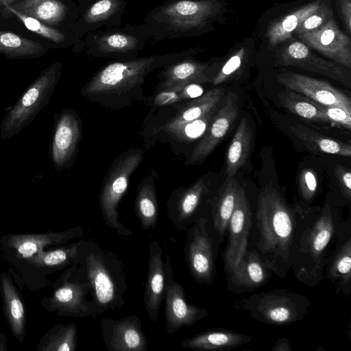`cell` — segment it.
Masks as SVG:
<instances>
[{"instance_id": "6da1fadb", "label": "cell", "mask_w": 351, "mask_h": 351, "mask_svg": "<svg viewBox=\"0 0 351 351\" xmlns=\"http://www.w3.org/2000/svg\"><path fill=\"white\" fill-rule=\"evenodd\" d=\"M257 200L254 249L272 274L284 278L292 267L305 213L289 205L271 184L261 190Z\"/></svg>"}, {"instance_id": "7a4b0ae2", "label": "cell", "mask_w": 351, "mask_h": 351, "mask_svg": "<svg viewBox=\"0 0 351 351\" xmlns=\"http://www.w3.org/2000/svg\"><path fill=\"white\" fill-rule=\"evenodd\" d=\"M196 49L142 58L114 59L102 66L82 88L80 94L92 101L121 108L139 91L145 77L163 67L195 54Z\"/></svg>"}, {"instance_id": "3957f363", "label": "cell", "mask_w": 351, "mask_h": 351, "mask_svg": "<svg viewBox=\"0 0 351 351\" xmlns=\"http://www.w3.org/2000/svg\"><path fill=\"white\" fill-rule=\"evenodd\" d=\"M343 226L328 202L315 216L306 215L291 267L298 281L311 287L320 284L330 256L329 250Z\"/></svg>"}, {"instance_id": "277c9868", "label": "cell", "mask_w": 351, "mask_h": 351, "mask_svg": "<svg viewBox=\"0 0 351 351\" xmlns=\"http://www.w3.org/2000/svg\"><path fill=\"white\" fill-rule=\"evenodd\" d=\"M220 8L218 0H167L150 10L141 25L153 43L190 37L208 29Z\"/></svg>"}, {"instance_id": "5b68a950", "label": "cell", "mask_w": 351, "mask_h": 351, "mask_svg": "<svg viewBox=\"0 0 351 351\" xmlns=\"http://www.w3.org/2000/svg\"><path fill=\"white\" fill-rule=\"evenodd\" d=\"M79 242L77 261L90 282L92 301L101 314L121 308L128 289L123 261L92 239Z\"/></svg>"}, {"instance_id": "8992f818", "label": "cell", "mask_w": 351, "mask_h": 351, "mask_svg": "<svg viewBox=\"0 0 351 351\" xmlns=\"http://www.w3.org/2000/svg\"><path fill=\"white\" fill-rule=\"evenodd\" d=\"M62 69V63L55 62L43 69L19 99L7 108L0 125L1 140L18 135L47 106L60 79Z\"/></svg>"}, {"instance_id": "52a82bcc", "label": "cell", "mask_w": 351, "mask_h": 351, "mask_svg": "<svg viewBox=\"0 0 351 351\" xmlns=\"http://www.w3.org/2000/svg\"><path fill=\"white\" fill-rule=\"evenodd\" d=\"M90 290L85 271L77 261L64 269L52 285L51 294L42 298L40 304L58 316L95 318L101 313L92 300H87Z\"/></svg>"}, {"instance_id": "ba28073f", "label": "cell", "mask_w": 351, "mask_h": 351, "mask_svg": "<svg viewBox=\"0 0 351 351\" xmlns=\"http://www.w3.org/2000/svg\"><path fill=\"white\" fill-rule=\"evenodd\" d=\"M310 305L306 296L285 289L254 293L238 302L257 322L276 326L302 320Z\"/></svg>"}, {"instance_id": "9c48e42d", "label": "cell", "mask_w": 351, "mask_h": 351, "mask_svg": "<svg viewBox=\"0 0 351 351\" xmlns=\"http://www.w3.org/2000/svg\"><path fill=\"white\" fill-rule=\"evenodd\" d=\"M148 40L141 24L128 22L124 26L106 27L85 35L73 46V51H84L95 58H135Z\"/></svg>"}, {"instance_id": "30bf717a", "label": "cell", "mask_w": 351, "mask_h": 351, "mask_svg": "<svg viewBox=\"0 0 351 351\" xmlns=\"http://www.w3.org/2000/svg\"><path fill=\"white\" fill-rule=\"evenodd\" d=\"M144 151L130 149L120 155L110 168L99 195L103 219L107 226L121 236L130 237L133 232L119 221L118 207L125 193L130 178L141 163Z\"/></svg>"}, {"instance_id": "8fae6325", "label": "cell", "mask_w": 351, "mask_h": 351, "mask_svg": "<svg viewBox=\"0 0 351 351\" xmlns=\"http://www.w3.org/2000/svg\"><path fill=\"white\" fill-rule=\"evenodd\" d=\"M184 254L188 269L199 284L210 285L216 276L219 241L208 226L206 217H199L186 230Z\"/></svg>"}, {"instance_id": "7c38bea8", "label": "cell", "mask_w": 351, "mask_h": 351, "mask_svg": "<svg viewBox=\"0 0 351 351\" xmlns=\"http://www.w3.org/2000/svg\"><path fill=\"white\" fill-rule=\"evenodd\" d=\"M82 226L37 234H9L0 238V250L9 267L27 260L41 250L67 244L71 240L83 238Z\"/></svg>"}, {"instance_id": "4fadbf2b", "label": "cell", "mask_w": 351, "mask_h": 351, "mask_svg": "<svg viewBox=\"0 0 351 351\" xmlns=\"http://www.w3.org/2000/svg\"><path fill=\"white\" fill-rule=\"evenodd\" d=\"M165 315L166 330L173 334L183 326L195 324L206 317L208 312L202 307L189 303L186 298L183 287L174 279L169 255L165 261Z\"/></svg>"}, {"instance_id": "5bb4252c", "label": "cell", "mask_w": 351, "mask_h": 351, "mask_svg": "<svg viewBox=\"0 0 351 351\" xmlns=\"http://www.w3.org/2000/svg\"><path fill=\"white\" fill-rule=\"evenodd\" d=\"M252 217L251 207L245 189L239 184L235 206L227 227L228 243L223 255L226 274L236 267L247 250Z\"/></svg>"}, {"instance_id": "9a60e30c", "label": "cell", "mask_w": 351, "mask_h": 351, "mask_svg": "<svg viewBox=\"0 0 351 351\" xmlns=\"http://www.w3.org/2000/svg\"><path fill=\"white\" fill-rule=\"evenodd\" d=\"M79 16L72 32L82 39L103 27H119L127 7L125 0H76Z\"/></svg>"}, {"instance_id": "2e32d148", "label": "cell", "mask_w": 351, "mask_h": 351, "mask_svg": "<svg viewBox=\"0 0 351 351\" xmlns=\"http://www.w3.org/2000/svg\"><path fill=\"white\" fill-rule=\"evenodd\" d=\"M7 7L65 31L73 30L79 16L78 6L74 0H16Z\"/></svg>"}, {"instance_id": "e0dca14e", "label": "cell", "mask_w": 351, "mask_h": 351, "mask_svg": "<svg viewBox=\"0 0 351 351\" xmlns=\"http://www.w3.org/2000/svg\"><path fill=\"white\" fill-rule=\"evenodd\" d=\"M276 63L325 75L350 87V73L345 66L319 57L302 42L295 41L285 47L276 56Z\"/></svg>"}, {"instance_id": "ac0fdd59", "label": "cell", "mask_w": 351, "mask_h": 351, "mask_svg": "<svg viewBox=\"0 0 351 351\" xmlns=\"http://www.w3.org/2000/svg\"><path fill=\"white\" fill-rule=\"evenodd\" d=\"M278 82L317 103L343 109L351 114V99L330 83L295 72L277 75Z\"/></svg>"}, {"instance_id": "d6986e66", "label": "cell", "mask_w": 351, "mask_h": 351, "mask_svg": "<svg viewBox=\"0 0 351 351\" xmlns=\"http://www.w3.org/2000/svg\"><path fill=\"white\" fill-rule=\"evenodd\" d=\"M101 335L106 348L110 351H147V340L142 323L136 315L114 319L100 320Z\"/></svg>"}, {"instance_id": "ffe728a7", "label": "cell", "mask_w": 351, "mask_h": 351, "mask_svg": "<svg viewBox=\"0 0 351 351\" xmlns=\"http://www.w3.org/2000/svg\"><path fill=\"white\" fill-rule=\"evenodd\" d=\"M238 114L237 95L228 92L224 104L215 112L208 129L193 149L186 163L194 165L203 162L226 136L237 120Z\"/></svg>"}, {"instance_id": "44dd1931", "label": "cell", "mask_w": 351, "mask_h": 351, "mask_svg": "<svg viewBox=\"0 0 351 351\" xmlns=\"http://www.w3.org/2000/svg\"><path fill=\"white\" fill-rule=\"evenodd\" d=\"M301 42L348 69L351 68V42L332 17L319 29L298 34Z\"/></svg>"}, {"instance_id": "7402d4cb", "label": "cell", "mask_w": 351, "mask_h": 351, "mask_svg": "<svg viewBox=\"0 0 351 351\" xmlns=\"http://www.w3.org/2000/svg\"><path fill=\"white\" fill-rule=\"evenodd\" d=\"M81 133V122L75 112L63 110L56 120L51 147V158L56 170H63L71 165Z\"/></svg>"}, {"instance_id": "603a6c76", "label": "cell", "mask_w": 351, "mask_h": 351, "mask_svg": "<svg viewBox=\"0 0 351 351\" xmlns=\"http://www.w3.org/2000/svg\"><path fill=\"white\" fill-rule=\"evenodd\" d=\"M271 274L257 251L247 250L236 267L226 274L227 288L238 294L253 291L264 286Z\"/></svg>"}, {"instance_id": "cb8c5ba5", "label": "cell", "mask_w": 351, "mask_h": 351, "mask_svg": "<svg viewBox=\"0 0 351 351\" xmlns=\"http://www.w3.org/2000/svg\"><path fill=\"white\" fill-rule=\"evenodd\" d=\"M335 251L329 256L324 278L336 287L337 293L346 298L351 291V231L350 223L343 226L336 240Z\"/></svg>"}, {"instance_id": "d4e9b609", "label": "cell", "mask_w": 351, "mask_h": 351, "mask_svg": "<svg viewBox=\"0 0 351 351\" xmlns=\"http://www.w3.org/2000/svg\"><path fill=\"white\" fill-rule=\"evenodd\" d=\"M207 191L206 182L199 179L169 199L167 214L177 230H186L199 218L197 211Z\"/></svg>"}, {"instance_id": "484cf974", "label": "cell", "mask_w": 351, "mask_h": 351, "mask_svg": "<svg viewBox=\"0 0 351 351\" xmlns=\"http://www.w3.org/2000/svg\"><path fill=\"white\" fill-rule=\"evenodd\" d=\"M165 262L159 243L152 241L149 247L148 272L144 291L145 308L149 319L156 323L164 300Z\"/></svg>"}, {"instance_id": "4316f807", "label": "cell", "mask_w": 351, "mask_h": 351, "mask_svg": "<svg viewBox=\"0 0 351 351\" xmlns=\"http://www.w3.org/2000/svg\"><path fill=\"white\" fill-rule=\"evenodd\" d=\"M0 293L2 308L12 336L22 342L26 335V311L22 295L14 283L11 275L0 274Z\"/></svg>"}, {"instance_id": "83f0119b", "label": "cell", "mask_w": 351, "mask_h": 351, "mask_svg": "<svg viewBox=\"0 0 351 351\" xmlns=\"http://www.w3.org/2000/svg\"><path fill=\"white\" fill-rule=\"evenodd\" d=\"M209 65L187 57L162 67L158 73L159 89L189 84L212 82L208 75Z\"/></svg>"}, {"instance_id": "f1b7e54d", "label": "cell", "mask_w": 351, "mask_h": 351, "mask_svg": "<svg viewBox=\"0 0 351 351\" xmlns=\"http://www.w3.org/2000/svg\"><path fill=\"white\" fill-rule=\"evenodd\" d=\"M239 184L234 178L226 179L210 202L211 221L208 226L219 243L223 242L230 218L234 210Z\"/></svg>"}, {"instance_id": "f546056e", "label": "cell", "mask_w": 351, "mask_h": 351, "mask_svg": "<svg viewBox=\"0 0 351 351\" xmlns=\"http://www.w3.org/2000/svg\"><path fill=\"white\" fill-rule=\"evenodd\" d=\"M224 91L223 88H215L197 98L190 99L156 131L165 133L171 128L200 118L215 110L223 97Z\"/></svg>"}, {"instance_id": "4dcf8cb0", "label": "cell", "mask_w": 351, "mask_h": 351, "mask_svg": "<svg viewBox=\"0 0 351 351\" xmlns=\"http://www.w3.org/2000/svg\"><path fill=\"white\" fill-rule=\"evenodd\" d=\"M252 337L222 328H215L184 339L183 348L203 350H230L251 341Z\"/></svg>"}, {"instance_id": "1f68e13d", "label": "cell", "mask_w": 351, "mask_h": 351, "mask_svg": "<svg viewBox=\"0 0 351 351\" xmlns=\"http://www.w3.org/2000/svg\"><path fill=\"white\" fill-rule=\"evenodd\" d=\"M0 15L5 18L16 16L29 31L47 39L51 48L74 46L82 40L77 38L72 31L61 30L50 27L9 7L5 8Z\"/></svg>"}, {"instance_id": "d6a6232c", "label": "cell", "mask_w": 351, "mask_h": 351, "mask_svg": "<svg viewBox=\"0 0 351 351\" xmlns=\"http://www.w3.org/2000/svg\"><path fill=\"white\" fill-rule=\"evenodd\" d=\"M48 45L21 36L14 32L0 30V54L9 59H32L45 56Z\"/></svg>"}, {"instance_id": "836d02e7", "label": "cell", "mask_w": 351, "mask_h": 351, "mask_svg": "<svg viewBox=\"0 0 351 351\" xmlns=\"http://www.w3.org/2000/svg\"><path fill=\"white\" fill-rule=\"evenodd\" d=\"M291 132L311 152L345 157L351 156L350 144L325 136L301 124L293 125Z\"/></svg>"}, {"instance_id": "e575fe53", "label": "cell", "mask_w": 351, "mask_h": 351, "mask_svg": "<svg viewBox=\"0 0 351 351\" xmlns=\"http://www.w3.org/2000/svg\"><path fill=\"white\" fill-rule=\"evenodd\" d=\"M252 133L247 120L243 118L229 145L226 156V179L234 178L238 169L242 167L249 156Z\"/></svg>"}, {"instance_id": "d590c367", "label": "cell", "mask_w": 351, "mask_h": 351, "mask_svg": "<svg viewBox=\"0 0 351 351\" xmlns=\"http://www.w3.org/2000/svg\"><path fill=\"white\" fill-rule=\"evenodd\" d=\"M134 210L144 230L154 229L159 217L158 204L154 181L146 178L140 184L135 199Z\"/></svg>"}, {"instance_id": "8d00e7d4", "label": "cell", "mask_w": 351, "mask_h": 351, "mask_svg": "<svg viewBox=\"0 0 351 351\" xmlns=\"http://www.w3.org/2000/svg\"><path fill=\"white\" fill-rule=\"evenodd\" d=\"M322 1V0L313 1L271 24L266 34L270 45L275 46L291 38L297 27L309 15L319 8Z\"/></svg>"}, {"instance_id": "74e56055", "label": "cell", "mask_w": 351, "mask_h": 351, "mask_svg": "<svg viewBox=\"0 0 351 351\" xmlns=\"http://www.w3.org/2000/svg\"><path fill=\"white\" fill-rule=\"evenodd\" d=\"M75 323L58 324L43 336L37 351H75L77 348Z\"/></svg>"}, {"instance_id": "f35d334b", "label": "cell", "mask_w": 351, "mask_h": 351, "mask_svg": "<svg viewBox=\"0 0 351 351\" xmlns=\"http://www.w3.org/2000/svg\"><path fill=\"white\" fill-rule=\"evenodd\" d=\"M279 97L286 109L302 119L319 123H331L326 115L305 96L286 88Z\"/></svg>"}, {"instance_id": "ab89813d", "label": "cell", "mask_w": 351, "mask_h": 351, "mask_svg": "<svg viewBox=\"0 0 351 351\" xmlns=\"http://www.w3.org/2000/svg\"><path fill=\"white\" fill-rule=\"evenodd\" d=\"M203 93L204 88L200 84H189L159 89L153 97L152 104L154 106L163 107L197 98L203 95Z\"/></svg>"}, {"instance_id": "60d3db41", "label": "cell", "mask_w": 351, "mask_h": 351, "mask_svg": "<svg viewBox=\"0 0 351 351\" xmlns=\"http://www.w3.org/2000/svg\"><path fill=\"white\" fill-rule=\"evenodd\" d=\"M216 110L203 117L171 128L165 133L185 142H191L202 136L208 129Z\"/></svg>"}, {"instance_id": "b9f144b4", "label": "cell", "mask_w": 351, "mask_h": 351, "mask_svg": "<svg viewBox=\"0 0 351 351\" xmlns=\"http://www.w3.org/2000/svg\"><path fill=\"white\" fill-rule=\"evenodd\" d=\"M333 17L330 5L322 1L319 8L309 15L295 30L296 34L316 30Z\"/></svg>"}, {"instance_id": "7bdbcfd3", "label": "cell", "mask_w": 351, "mask_h": 351, "mask_svg": "<svg viewBox=\"0 0 351 351\" xmlns=\"http://www.w3.org/2000/svg\"><path fill=\"white\" fill-rule=\"evenodd\" d=\"M245 54V49L242 48L232 56L214 77L213 84L217 86L228 80L241 68Z\"/></svg>"}, {"instance_id": "ee69618b", "label": "cell", "mask_w": 351, "mask_h": 351, "mask_svg": "<svg viewBox=\"0 0 351 351\" xmlns=\"http://www.w3.org/2000/svg\"><path fill=\"white\" fill-rule=\"evenodd\" d=\"M299 189L302 198L309 202L315 196L317 181L315 172L311 169H303L299 176Z\"/></svg>"}, {"instance_id": "f6af8a7d", "label": "cell", "mask_w": 351, "mask_h": 351, "mask_svg": "<svg viewBox=\"0 0 351 351\" xmlns=\"http://www.w3.org/2000/svg\"><path fill=\"white\" fill-rule=\"evenodd\" d=\"M311 101L326 115L330 122L337 124L348 130H351V114H348L343 109L336 106L322 105L313 100Z\"/></svg>"}, {"instance_id": "bcb514c9", "label": "cell", "mask_w": 351, "mask_h": 351, "mask_svg": "<svg viewBox=\"0 0 351 351\" xmlns=\"http://www.w3.org/2000/svg\"><path fill=\"white\" fill-rule=\"evenodd\" d=\"M334 173L343 197L350 202L351 199V172L350 169L342 165H336L334 168Z\"/></svg>"}, {"instance_id": "7dc6e473", "label": "cell", "mask_w": 351, "mask_h": 351, "mask_svg": "<svg viewBox=\"0 0 351 351\" xmlns=\"http://www.w3.org/2000/svg\"><path fill=\"white\" fill-rule=\"evenodd\" d=\"M338 6L347 32L351 34V0H337Z\"/></svg>"}, {"instance_id": "c3c4849f", "label": "cell", "mask_w": 351, "mask_h": 351, "mask_svg": "<svg viewBox=\"0 0 351 351\" xmlns=\"http://www.w3.org/2000/svg\"><path fill=\"white\" fill-rule=\"evenodd\" d=\"M272 351H291L289 341L285 337L279 339L271 348Z\"/></svg>"}, {"instance_id": "681fc988", "label": "cell", "mask_w": 351, "mask_h": 351, "mask_svg": "<svg viewBox=\"0 0 351 351\" xmlns=\"http://www.w3.org/2000/svg\"><path fill=\"white\" fill-rule=\"evenodd\" d=\"M7 347V339L5 334L0 331V351H6Z\"/></svg>"}, {"instance_id": "f907efd6", "label": "cell", "mask_w": 351, "mask_h": 351, "mask_svg": "<svg viewBox=\"0 0 351 351\" xmlns=\"http://www.w3.org/2000/svg\"><path fill=\"white\" fill-rule=\"evenodd\" d=\"M16 0H0V13L8 5H11Z\"/></svg>"}]
</instances>
